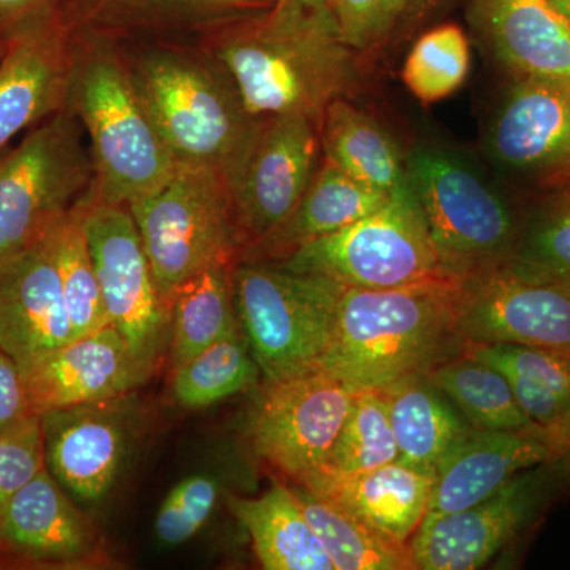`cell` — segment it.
Returning a JSON list of instances; mask_svg holds the SVG:
<instances>
[{
  "label": "cell",
  "instance_id": "obj_1",
  "mask_svg": "<svg viewBox=\"0 0 570 570\" xmlns=\"http://www.w3.org/2000/svg\"><path fill=\"white\" fill-rule=\"evenodd\" d=\"M198 41L257 118L302 115L321 122L330 104L351 99L362 85V55L343 40L322 0H275Z\"/></svg>",
  "mask_w": 570,
  "mask_h": 570
},
{
  "label": "cell",
  "instance_id": "obj_2",
  "mask_svg": "<svg viewBox=\"0 0 570 570\" xmlns=\"http://www.w3.org/2000/svg\"><path fill=\"white\" fill-rule=\"evenodd\" d=\"M63 108L77 116L88 138L94 200L127 206L174 170V156L135 86L122 40L71 26Z\"/></svg>",
  "mask_w": 570,
  "mask_h": 570
},
{
  "label": "cell",
  "instance_id": "obj_3",
  "mask_svg": "<svg viewBox=\"0 0 570 570\" xmlns=\"http://www.w3.org/2000/svg\"><path fill=\"white\" fill-rule=\"evenodd\" d=\"M459 283L389 291L341 285L335 325L318 370L355 390H382L461 354Z\"/></svg>",
  "mask_w": 570,
  "mask_h": 570
},
{
  "label": "cell",
  "instance_id": "obj_4",
  "mask_svg": "<svg viewBox=\"0 0 570 570\" xmlns=\"http://www.w3.org/2000/svg\"><path fill=\"white\" fill-rule=\"evenodd\" d=\"M127 59L175 163L212 168L234 186L261 118L247 110L228 71L204 47L176 41H146Z\"/></svg>",
  "mask_w": 570,
  "mask_h": 570
},
{
  "label": "cell",
  "instance_id": "obj_5",
  "mask_svg": "<svg viewBox=\"0 0 570 570\" xmlns=\"http://www.w3.org/2000/svg\"><path fill=\"white\" fill-rule=\"evenodd\" d=\"M127 206L168 309L190 277L238 262L230 187L216 170L176 163L160 186Z\"/></svg>",
  "mask_w": 570,
  "mask_h": 570
},
{
  "label": "cell",
  "instance_id": "obj_6",
  "mask_svg": "<svg viewBox=\"0 0 570 570\" xmlns=\"http://www.w3.org/2000/svg\"><path fill=\"white\" fill-rule=\"evenodd\" d=\"M406 171L450 277L460 281L508 264L523 213L468 160L448 149L423 146L406 156Z\"/></svg>",
  "mask_w": 570,
  "mask_h": 570
},
{
  "label": "cell",
  "instance_id": "obj_7",
  "mask_svg": "<svg viewBox=\"0 0 570 570\" xmlns=\"http://www.w3.org/2000/svg\"><path fill=\"white\" fill-rule=\"evenodd\" d=\"M232 294L265 382L314 370L332 337L341 284L275 262H236Z\"/></svg>",
  "mask_w": 570,
  "mask_h": 570
},
{
  "label": "cell",
  "instance_id": "obj_8",
  "mask_svg": "<svg viewBox=\"0 0 570 570\" xmlns=\"http://www.w3.org/2000/svg\"><path fill=\"white\" fill-rule=\"evenodd\" d=\"M86 140L77 116L62 108L0 153V264L92 197L96 174Z\"/></svg>",
  "mask_w": 570,
  "mask_h": 570
},
{
  "label": "cell",
  "instance_id": "obj_9",
  "mask_svg": "<svg viewBox=\"0 0 570 570\" xmlns=\"http://www.w3.org/2000/svg\"><path fill=\"white\" fill-rule=\"evenodd\" d=\"M275 264L370 291L459 281L442 268L409 181L393 190L387 204L376 212L307 243Z\"/></svg>",
  "mask_w": 570,
  "mask_h": 570
},
{
  "label": "cell",
  "instance_id": "obj_10",
  "mask_svg": "<svg viewBox=\"0 0 570 570\" xmlns=\"http://www.w3.org/2000/svg\"><path fill=\"white\" fill-rule=\"evenodd\" d=\"M570 489L564 459L520 472L501 490L471 508L425 515L409 543L414 569L474 570L519 539Z\"/></svg>",
  "mask_w": 570,
  "mask_h": 570
},
{
  "label": "cell",
  "instance_id": "obj_11",
  "mask_svg": "<svg viewBox=\"0 0 570 570\" xmlns=\"http://www.w3.org/2000/svg\"><path fill=\"white\" fill-rule=\"evenodd\" d=\"M86 236L108 322L153 376L170 341V309L164 302L129 206L86 204Z\"/></svg>",
  "mask_w": 570,
  "mask_h": 570
},
{
  "label": "cell",
  "instance_id": "obj_12",
  "mask_svg": "<svg viewBox=\"0 0 570 570\" xmlns=\"http://www.w3.org/2000/svg\"><path fill=\"white\" fill-rule=\"evenodd\" d=\"M355 389L324 370L265 382L250 423V441L261 459L303 482L328 461Z\"/></svg>",
  "mask_w": 570,
  "mask_h": 570
},
{
  "label": "cell",
  "instance_id": "obj_13",
  "mask_svg": "<svg viewBox=\"0 0 570 570\" xmlns=\"http://www.w3.org/2000/svg\"><path fill=\"white\" fill-rule=\"evenodd\" d=\"M321 160V122L302 115L258 119L245 163L230 187L239 255L287 219Z\"/></svg>",
  "mask_w": 570,
  "mask_h": 570
},
{
  "label": "cell",
  "instance_id": "obj_14",
  "mask_svg": "<svg viewBox=\"0 0 570 570\" xmlns=\"http://www.w3.org/2000/svg\"><path fill=\"white\" fill-rule=\"evenodd\" d=\"M456 332L466 344H519L570 354V288L508 265L460 279Z\"/></svg>",
  "mask_w": 570,
  "mask_h": 570
},
{
  "label": "cell",
  "instance_id": "obj_15",
  "mask_svg": "<svg viewBox=\"0 0 570 570\" xmlns=\"http://www.w3.org/2000/svg\"><path fill=\"white\" fill-rule=\"evenodd\" d=\"M505 174L547 187L570 176V81L513 78L483 137Z\"/></svg>",
  "mask_w": 570,
  "mask_h": 570
},
{
  "label": "cell",
  "instance_id": "obj_16",
  "mask_svg": "<svg viewBox=\"0 0 570 570\" xmlns=\"http://www.w3.org/2000/svg\"><path fill=\"white\" fill-rule=\"evenodd\" d=\"M45 466L80 505H99L115 489L132 444L130 395L40 415Z\"/></svg>",
  "mask_w": 570,
  "mask_h": 570
},
{
  "label": "cell",
  "instance_id": "obj_17",
  "mask_svg": "<svg viewBox=\"0 0 570 570\" xmlns=\"http://www.w3.org/2000/svg\"><path fill=\"white\" fill-rule=\"evenodd\" d=\"M99 558L91 519L47 468L0 510V562L78 568Z\"/></svg>",
  "mask_w": 570,
  "mask_h": 570
},
{
  "label": "cell",
  "instance_id": "obj_18",
  "mask_svg": "<svg viewBox=\"0 0 570 570\" xmlns=\"http://www.w3.org/2000/svg\"><path fill=\"white\" fill-rule=\"evenodd\" d=\"M33 414L132 395L149 381L111 325L20 367Z\"/></svg>",
  "mask_w": 570,
  "mask_h": 570
},
{
  "label": "cell",
  "instance_id": "obj_19",
  "mask_svg": "<svg viewBox=\"0 0 570 570\" xmlns=\"http://www.w3.org/2000/svg\"><path fill=\"white\" fill-rule=\"evenodd\" d=\"M73 337L48 234L0 264V351L22 367Z\"/></svg>",
  "mask_w": 570,
  "mask_h": 570
},
{
  "label": "cell",
  "instance_id": "obj_20",
  "mask_svg": "<svg viewBox=\"0 0 570 570\" xmlns=\"http://www.w3.org/2000/svg\"><path fill=\"white\" fill-rule=\"evenodd\" d=\"M71 20L66 7L51 20L10 37L0 58V153L66 104Z\"/></svg>",
  "mask_w": 570,
  "mask_h": 570
},
{
  "label": "cell",
  "instance_id": "obj_21",
  "mask_svg": "<svg viewBox=\"0 0 570 570\" xmlns=\"http://www.w3.org/2000/svg\"><path fill=\"white\" fill-rule=\"evenodd\" d=\"M561 456L539 431L471 428L434 471L426 515L471 508L520 472Z\"/></svg>",
  "mask_w": 570,
  "mask_h": 570
},
{
  "label": "cell",
  "instance_id": "obj_22",
  "mask_svg": "<svg viewBox=\"0 0 570 570\" xmlns=\"http://www.w3.org/2000/svg\"><path fill=\"white\" fill-rule=\"evenodd\" d=\"M468 20L513 78L570 81V20L550 0H469Z\"/></svg>",
  "mask_w": 570,
  "mask_h": 570
},
{
  "label": "cell",
  "instance_id": "obj_23",
  "mask_svg": "<svg viewBox=\"0 0 570 570\" xmlns=\"http://www.w3.org/2000/svg\"><path fill=\"white\" fill-rule=\"evenodd\" d=\"M275 0H63L73 24L122 41L202 39Z\"/></svg>",
  "mask_w": 570,
  "mask_h": 570
},
{
  "label": "cell",
  "instance_id": "obj_24",
  "mask_svg": "<svg viewBox=\"0 0 570 570\" xmlns=\"http://www.w3.org/2000/svg\"><path fill=\"white\" fill-rule=\"evenodd\" d=\"M296 483L340 505L390 542L409 547L425 519L433 475L395 461L356 475L321 469Z\"/></svg>",
  "mask_w": 570,
  "mask_h": 570
},
{
  "label": "cell",
  "instance_id": "obj_25",
  "mask_svg": "<svg viewBox=\"0 0 570 570\" xmlns=\"http://www.w3.org/2000/svg\"><path fill=\"white\" fill-rule=\"evenodd\" d=\"M390 193L356 181L322 159L294 212L272 234L247 247L238 262H281L299 247L335 234L387 204Z\"/></svg>",
  "mask_w": 570,
  "mask_h": 570
},
{
  "label": "cell",
  "instance_id": "obj_26",
  "mask_svg": "<svg viewBox=\"0 0 570 570\" xmlns=\"http://www.w3.org/2000/svg\"><path fill=\"white\" fill-rule=\"evenodd\" d=\"M463 352L501 371L528 419L561 455L570 452V354L519 344H466Z\"/></svg>",
  "mask_w": 570,
  "mask_h": 570
},
{
  "label": "cell",
  "instance_id": "obj_27",
  "mask_svg": "<svg viewBox=\"0 0 570 570\" xmlns=\"http://www.w3.org/2000/svg\"><path fill=\"white\" fill-rule=\"evenodd\" d=\"M232 515L253 539L266 570H335L291 487L273 480L261 497L227 494Z\"/></svg>",
  "mask_w": 570,
  "mask_h": 570
},
{
  "label": "cell",
  "instance_id": "obj_28",
  "mask_svg": "<svg viewBox=\"0 0 570 570\" xmlns=\"http://www.w3.org/2000/svg\"><path fill=\"white\" fill-rule=\"evenodd\" d=\"M382 392L395 431L397 461L433 475L472 426L426 374L400 379Z\"/></svg>",
  "mask_w": 570,
  "mask_h": 570
},
{
  "label": "cell",
  "instance_id": "obj_29",
  "mask_svg": "<svg viewBox=\"0 0 570 570\" xmlns=\"http://www.w3.org/2000/svg\"><path fill=\"white\" fill-rule=\"evenodd\" d=\"M321 141L322 159L356 181L390 194L407 181L406 156L395 138L348 99L325 108Z\"/></svg>",
  "mask_w": 570,
  "mask_h": 570
},
{
  "label": "cell",
  "instance_id": "obj_30",
  "mask_svg": "<svg viewBox=\"0 0 570 570\" xmlns=\"http://www.w3.org/2000/svg\"><path fill=\"white\" fill-rule=\"evenodd\" d=\"M232 266H214L176 288L170 302L171 370L224 337L242 332L230 281Z\"/></svg>",
  "mask_w": 570,
  "mask_h": 570
},
{
  "label": "cell",
  "instance_id": "obj_31",
  "mask_svg": "<svg viewBox=\"0 0 570 570\" xmlns=\"http://www.w3.org/2000/svg\"><path fill=\"white\" fill-rule=\"evenodd\" d=\"M425 374L475 430L542 433L524 414L504 374L489 363L461 352Z\"/></svg>",
  "mask_w": 570,
  "mask_h": 570
},
{
  "label": "cell",
  "instance_id": "obj_32",
  "mask_svg": "<svg viewBox=\"0 0 570 570\" xmlns=\"http://www.w3.org/2000/svg\"><path fill=\"white\" fill-rule=\"evenodd\" d=\"M291 489L335 570L414 569L409 547L382 538L340 505L299 483Z\"/></svg>",
  "mask_w": 570,
  "mask_h": 570
},
{
  "label": "cell",
  "instance_id": "obj_33",
  "mask_svg": "<svg viewBox=\"0 0 570 570\" xmlns=\"http://www.w3.org/2000/svg\"><path fill=\"white\" fill-rule=\"evenodd\" d=\"M505 265L570 288V176L542 187L539 200L523 213L519 242Z\"/></svg>",
  "mask_w": 570,
  "mask_h": 570
},
{
  "label": "cell",
  "instance_id": "obj_34",
  "mask_svg": "<svg viewBox=\"0 0 570 570\" xmlns=\"http://www.w3.org/2000/svg\"><path fill=\"white\" fill-rule=\"evenodd\" d=\"M261 376L245 333H234L171 370V400L197 411L255 387Z\"/></svg>",
  "mask_w": 570,
  "mask_h": 570
},
{
  "label": "cell",
  "instance_id": "obj_35",
  "mask_svg": "<svg viewBox=\"0 0 570 570\" xmlns=\"http://www.w3.org/2000/svg\"><path fill=\"white\" fill-rule=\"evenodd\" d=\"M91 198L75 206L50 232L52 257L58 266L63 305L75 337L110 325L82 223L86 204Z\"/></svg>",
  "mask_w": 570,
  "mask_h": 570
},
{
  "label": "cell",
  "instance_id": "obj_36",
  "mask_svg": "<svg viewBox=\"0 0 570 570\" xmlns=\"http://www.w3.org/2000/svg\"><path fill=\"white\" fill-rule=\"evenodd\" d=\"M400 459L389 404L382 390H356L343 428L330 452L325 471L356 475Z\"/></svg>",
  "mask_w": 570,
  "mask_h": 570
},
{
  "label": "cell",
  "instance_id": "obj_37",
  "mask_svg": "<svg viewBox=\"0 0 570 570\" xmlns=\"http://www.w3.org/2000/svg\"><path fill=\"white\" fill-rule=\"evenodd\" d=\"M471 71V45L466 32L453 22L436 26L419 37L404 61L401 78L423 105L441 102L466 82Z\"/></svg>",
  "mask_w": 570,
  "mask_h": 570
},
{
  "label": "cell",
  "instance_id": "obj_38",
  "mask_svg": "<svg viewBox=\"0 0 570 570\" xmlns=\"http://www.w3.org/2000/svg\"><path fill=\"white\" fill-rule=\"evenodd\" d=\"M220 483L214 475H187L168 491L157 510L154 531L164 547H178L195 538L212 519Z\"/></svg>",
  "mask_w": 570,
  "mask_h": 570
},
{
  "label": "cell",
  "instance_id": "obj_39",
  "mask_svg": "<svg viewBox=\"0 0 570 570\" xmlns=\"http://www.w3.org/2000/svg\"><path fill=\"white\" fill-rule=\"evenodd\" d=\"M403 0H324L341 37L360 55L374 50L396 31Z\"/></svg>",
  "mask_w": 570,
  "mask_h": 570
},
{
  "label": "cell",
  "instance_id": "obj_40",
  "mask_svg": "<svg viewBox=\"0 0 570 570\" xmlns=\"http://www.w3.org/2000/svg\"><path fill=\"white\" fill-rule=\"evenodd\" d=\"M45 468L40 415L0 433V510Z\"/></svg>",
  "mask_w": 570,
  "mask_h": 570
},
{
  "label": "cell",
  "instance_id": "obj_41",
  "mask_svg": "<svg viewBox=\"0 0 570 570\" xmlns=\"http://www.w3.org/2000/svg\"><path fill=\"white\" fill-rule=\"evenodd\" d=\"M33 414L18 363L0 351V433L21 425Z\"/></svg>",
  "mask_w": 570,
  "mask_h": 570
},
{
  "label": "cell",
  "instance_id": "obj_42",
  "mask_svg": "<svg viewBox=\"0 0 570 570\" xmlns=\"http://www.w3.org/2000/svg\"><path fill=\"white\" fill-rule=\"evenodd\" d=\"M63 0H0V37L18 33L51 20L62 10Z\"/></svg>",
  "mask_w": 570,
  "mask_h": 570
},
{
  "label": "cell",
  "instance_id": "obj_43",
  "mask_svg": "<svg viewBox=\"0 0 570 570\" xmlns=\"http://www.w3.org/2000/svg\"><path fill=\"white\" fill-rule=\"evenodd\" d=\"M450 0H403L401 2L400 21L396 29H414L439 10L444 9Z\"/></svg>",
  "mask_w": 570,
  "mask_h": 570
},
{
  "label": "cell",
  "instance_id": "obj_44",
  "mask_svg": "<svg viewBox=\"0 0 570 570\" xmlns=\"http://www.w3.org/2000/svg\"><path fill=\"white\" fill-rule=\"evenodd\" d=\"M550 2L570 20V0H550Z\"/></svg>",
  "mask_w": 570,
  "mask_h": 570
},
{
  "label": "cell",
  "instance_id": "obj_45",
  "mask_svg": "<svg viewBox=\"0 0 570 570\" xmlns=\"http://www.w3.org/2000/svg\"><path fill=\"white\" fill-rule=\"evenodd\" d=\"M7 47H9V41H7V39H3V37H0V58H2L3 55H6Z\"/></svg>",
  "mask_w": 570,
  "mask_h": 570
},
{
  "label": "cell",
  "instance_id": "obj_46",
  "mask_svg": "<svg viewBox=\"0 0 570 570\" xmlns=\"http://www.w3.org/2000/svg\"><path fill=\"white\" fill-rule=\"evenodd\" d=\"M562 459H564L566 464H568L570 471V452L566 453V455H562Z\"/></svg>",
  "mask_w": 570,
  "mask_h": 570
},
{
  "label": "cell",
  "instance_id": "obj_47",
  "mask_svg": "<svg viewBox=\"0 0 570 570\" xmlns=\"http://www.w3.org/2000/svg\"><path fill=\"white\" fill-rule=\"evenodd\" d=\"M322 2H324V0H322Z\"/></svg>",
  "mask_w": 570,
  "mask_h": 570
}]
</instances>
